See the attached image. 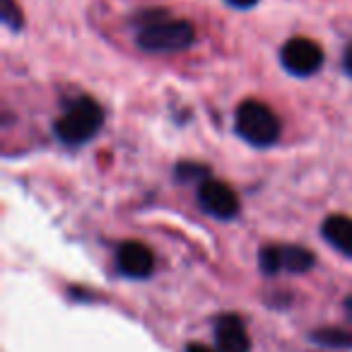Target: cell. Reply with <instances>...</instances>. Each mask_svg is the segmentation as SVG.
I'll return each instance as SVG.
<instances>
[{
    "instance_id": "6da1fadb",
    "label": "cell",
    "mask_w": 352,
    "mask_h": 352,
    "mask_svg": "<svg viewBox=\"0 0 352 352\" xmlns=\"http://www.w3.org/2000/svg\"><path fill=\"white\" fill-rule=\"evenodd\" d=\"M135 44L147 54H176L196 41V30L188 20H176L166 10H142L133 17Z\"/></svg>"
},
{
    "instance_id": "7a4b0ae2",
    "label": "cell",
    "mask_w": 352,
    "mask_h": 352,
    "mask_svg": "<svg viewBox=\"0 0 352 352\" xmlns=\"http://www.w3.org/2000/svg\"><path fill=\"white\" fill-rule=\"evenodd\" d=\"M104 126V109L92 97H78L54 123V133L65 145H85Z\"/></svg>"
},
{
    "instance_id": "3957f363",
    "label": "cell",
    "mask_w": 352,
    "mask_h": 352,
    "mask_svg": "<svg viewBox=\"0 0 352 352\" xmlns=\"http://www.w3.org/2000/svg\"><path fill=\"white\" fill-rule=\"evenodd\" d=\"M236 135L254 147H270L280 138V121L270 107L256 99H246L234 113Z\"/></svg>"
},
{
    "instance_id": "277c9868",
    "label": "cell",
    "mask_w": 352,
    "mask_h": 352,
    "mask_svg": "<svg viewBox=\"0 0 352 352\" xmlns=\"http://www.w3.org/2000/svg\"><path fill=\"white\" fill-rule=\"evenodd\" d=\"M280 63L294 78H309L323 65V49L307 36H294L280 49Z\"/></svg>"
},
{
    "instance_id": "5b68a950",
    "label": "cell",
    "mask_w": 352,
    "mask_h": 352,
    "mask_svg": "<svg viewBox=\"0 0 352 352\" xmlns=\"http://www.w3.org/2000/svg\"><path fill=\"white\" fill-rule=\"evenodd\" d=\"M198 203L208 215L217 217V220H232L239 212V198L236 193L227 186L225 182L217 179H203L198 186Z\"/></svg>"
},
{
    "instance_id": "8992f818",
    "label": "cell",
    "mask_w": 352,
    "mask_h": 352,
    "mask_svg": "<svg viewBox=\"0 0 352 352\" xmlns=\"http://www.w3.org/2000/svg\"><path fill=\"white\" fill-rule=\"evenodd\" d=\"M215 342L220 352H249L251 340L236 314H220L215 321Z\"/></svg>"
},
{
    "instance_id": "52a82bcc",
    "label": "cell",
    "mask_w": 352,
    "mask_h": 352,
    "mask_svg": "<svg viewBox=\"0 0 352 352\" xmlns=\"http://www.w3.org/2000/svg\"><path fill=\"white\" fill-rule=\"evenodd\" d=\"M116 263L128 278H147L155 270V256L140 241H123L116 251Z\"/></svg>"
},
{
    "instance_id": "ba28073f",
    "label": "cell",
    "mask_w": 352,
    "mask_h": 352,
    "mask_svg": "<svg viewBox=\"0 0 352 352\" xmlns=\"http://www.w3.org/2000/svg\"><path fill=\"white\" fill-rule=\"evenodd\" d=\"M321 234L338 254L352 258V217L328 215L321 225Z\"/></svg>"
},
{
    "instance_id": "9c48e42d",
    "label": "cell",
    "mask_w": 352,
    "mask_h": 352,
    "mask_svg": "<svg viewBox=\"0 0 352 352\" xmlns=\"http://www.w3.org/2000/svg\"><path fill=\"white\" fill-rule=\"evenodd\" d=\"M311 340L321 347H350L352 331H347V328H318L311 333Z\"/></svg>"
},
{
    "instance_id": "30bf717a",
    "label": "cell",
    "mask_w": 352,
    "mask_h": 352,
    "mask_svg": "<svg viewBox=\"0 0 352 352\" xmlns=\"http://www.w3.org/2000/svg\"><path fill=\"white\" fill-rule=\"evenodd\" d=\"M283 256H285V268L292 270V273H307L314 265V254L302 249V246H285Z\"/></svg>"
},
{
    "instance_id": "8fae6325",
    "label": "cell",
    "mask_w": 352,
    "mask_h": 352,
    "mask_svg": "<svg viewBox=\"0 0 352 352\" xmlns=\"http://www.w3.org/2000/svg\"><path fill=\"white\" fill-rule=\"evenodd\" d=\"M258 265L265 275H275L280 273V268H285V256L283 249L278 246H263L258 254Z\"/></svg>"
},
{
    "instance_id": "7c38bea8",
    "label": "cell",
    "mask_w": 352,
    "mask_h": 352,
    "mask_svg": "<svg viewBox=\"0 0 352 352\" xmlns=\"http://www.w3.org/2000/svg\"><path fill=\"white\" fill-rule=\"evenodd\" d=\"M0 20L10 32H20L25 27V17L15 0H0Z\"/></svg>"
},
{
    "instance_id": "4fadbf2b",
    "label": "cell",
    "mask_w": 352,
    "mask_h": 352,
    "mask_svg": "<svg viewBox=\"0 0 352 352\" xmlns=\"http://www.w3.org/2000/svg\"><path fill=\"white\" fill-rule=\"evenodd\" d=\"M176 176H179L182 182H188V179H196V176H208V169L198 164H182L176 169Z\"/></svg>"
},
{
    "instance_id": "5bb4252c",
    "label": "cell",
    "mask_w": 352,
    "mask_h": 352,
    "mask_svg": "<svg viewBox=\"0 0 352 352\" xmlns=\"http://www.w3.org/2000/svg\"><path fill=\"white\" fill-rule=\"evenodd\" d=\"M230 8H236V10H251L261 3V0H225Z\"/></svg>"
},
{
    "instance_id": "9a60e30c",
    "label": "cell",
    "mask_w": 352,
    "mask_h": 352,
    "mask_svg": "<svg viewBox=\"0 0 352 352\" xmlns=\"http://www.w3.org/2000/svg\"><path fill=\"white\" fill-rule=\"evenodd\" d=\"M342 70L352 78V41L345 46V51H342Z\"/></svg>"
},
{
    "instance_id": "2e32d148",
    "label": "cell",
    "mask_w": 352,
    "mask_h": 352,
    "mask_svg": "<svg viewBox=\"0 0 352 352\" xmlns=\"http://www.w3.org/2000/svg\"><path fill=\"white\" fill-rule=\"evenodd\" d=\"M186 352H220V350H212V347L203 345V342H191V345L186 347Z\"/></svg>"
}]
</instances>
